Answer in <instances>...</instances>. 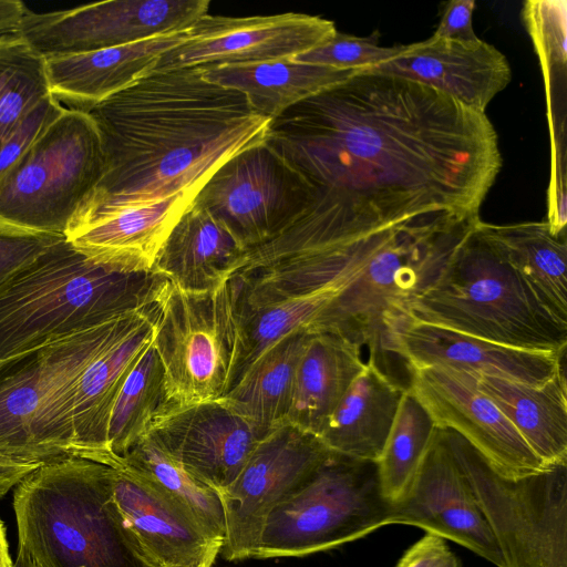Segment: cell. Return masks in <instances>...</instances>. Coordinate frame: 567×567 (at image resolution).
I'll return each instance as SVG.
<instances>
[{"label": "cell", "mask_w": 567, "mask_h": 567, "mask_svg": "<svg viewBox=\"0 0 567 567\" xmlns=\"http://www.w3.org/2000/svg\"><path fill=\"white\" fill-rule=\"evenodd\" d=\"M265 144L362 239L430 214L480 217L502 167L486 115L410 80L355 72L271 121Z\"/></svg>", "instance_id": "1"}, {"label": "cell", "mask_w": 567, "mask_h": 567, "mask_svg": "<svg viewBox=\"0 0 567 567\" xmlns=\"http://www.w3.org/2000/svg\"><path fill=\"white\" fill-rule=\"evenodd\" d=\"M86 112L100 130L105 167L73 223L197 195L227 161L265 143L272 121L238 91L208 81L200 66L153 71Z\"/></svg>", "instance_id": "2"}, {"label": "cell", "mask_w": 567, "mask_h": 567, "mask_svg": "<svg viewBox=\"0 0 567 567\" xmlns=\"http://www.w3.org/2000/svg\"><path fill=\"white\" fill-rule=\"evenodd\" d=\"M169 281L94 264L62 238L0 290V365L158 303Z\"/></svg>", "instance_id": "3"}, {"label": "cell", "mask_w": 567, "mask_h": 567, "mask_svg": "<svg viewBox=\"0 0 567 567\" xmlns=\"http://www.w3.org/2000/svg\"><path fill=\"white\" fill-rule=\"evenodd\" d=\"M19 548L39 567H154L114 503L110 466L69 456L14 488Z\"/></svg>", "instance_id": "4"}, {"label": "cell", "mask_w": 567, "mask_h": 567, "mask_svg": "<svg viewBox=\"0 0 567 567\" xmlns=\"http://www.w3.org/2000/svg\"><path fill=\"white\" fill-rule=\"evenodd\" d=\"M405 320L522 350L564 352L567 346V328L548 313L477 224L436 281L409 306Z\"/></svg>", "instance_id": "5"}, {"label": "cell", "mask_w": 567, "mask_h": 567, "mask_svg": "<svg viewBox=\"0 0 567 567\" xmlns=\"http://www.w3.org/2000/svg\"><path fill=\"white\" fill-rule=\"evenodd\" d=\"M480 217L430 214L388 228L358 278L334 300L316 331H334L377 362L409 306L431 287Z\"/></svg>", "instance_id": "6"}, {"label": "cell", "mask_w": 567, "mask_h": 567, "mask_svg": "<svg viewBox=\"0 0 567 567\" xmlns=\"http://www.w3.org/2000/svg\"><path fill=\"white\" fill-rule=\"evenodd\" d=\"M104 167L95 121L87 112L65 107L0 178V220L65 237Z\"/></svg>", "instance_id": "7"}, {"label": "cell", "mask_w": 567, "mask_h": 567, "mask_svg": "<svg viewBox=\"0 0 567 567\" xmlns=\"http://www.w3.org/2000/svg\"><path fill=\"white\" fill-rule=\"evenodd\" d=\"M153 346L175 406L223 399L245 351L238 290L231 279L212 291L168 285L158 302Z\"/></svg>", "instance_id": "8"}, {"label": "cell", "mask_w": 567, "mask_h": 567, "mask_svg": "<svg viewBox=\"0 0 567 567\" xmlns=\"http://www.w3.org/2000/svg\"><path fill=\"white\" fill-rule=\"evenodd\" d=\"M375 462L331 456L268 515L252 558L329 550L390 525Z\"/></svg>", "instance_id": "9"}, {"label": "cell", "mask_w": 567, "mask_h": 567, "mask_svg": "<svg viewBox=\"0 0 567 567\" xmlns=\"http://www.w3.org/2000/svg\"><path fill=\"white\" fill-rule=\"evenodd\" d=\"M444 431L472 482L505 566L567 567V465L506 478L460 434Z\"/></svg>", "instance_id": "10"}, {"label": "cell", "mask_w": 567, "mask_h": 567, "mask_svg": "<svg viewBox=\"0 0 567 567\" xmlns=\"http://www.w3.org/2000/svg\"><path fill=\"white\" fill-rule=\"evenodd\" d=\"M331 454L319 437L288 422L264 436L220 494L225 516L221 556L230 561L254 557L270 512Z\"/></svg>", "instance_id": "11"}, {"label": "cell", "mask_w": 567, "mask_h": 567, "mask_svg": "<svg viewBox=\"0 0 567 567\" xmlns=\"http://www.w3.org/2000/svg\"><path fill=\"white\" fill-rule=\"evenodd\" d=\"M208 0H111L69 10H27L21 35L43 58L132 44L190 29Z\"/></svg>", "instance_id": "12"}, {"label": "cell", "mask_w": 567, "mask_h": 567, "mask_svg": "<svg viewBox=\"0 0 567 567\" xmlns=\"http://www.w3.org/2000/svg\"><path fill=\"white\" fill-rule=\"evenodd\" d=\"M194 200L249 249L300 216L312 202V190L262 143L227 161Z\"/></svg>", "instance_id": "13"}, {"label": "cell", "mask_w": 567, "mask_h": 567, "mask_svg": "<svg viewBox=\"0 0 567 567\" xmlns=\"http://www.w3.org/2000/svg\"><path fill=\"white\" fill-rule=\"evenodd\" d=\"M408 388L435 425L460 434L495 473L506 478H520L548 468L480 390L474 375L440 367H408Z\"/></svg>", "instance_id": "14"}, {"label": "cell", "mask_w": 567, "mask_h": 567, "mask_svg": "<svg viewBox=\"0 0 567 567\" xmlns=\"http://www.w3.org/2000/svg\"><path fill=\"white\" fill-rule=\"evenodd\" d=\"M391 524L420 527L506 567L472 482L442 427L436 426L408 491L392 503Z\"/></svg>", "instance_id": "15"}, {"label": "cell", "mask_w": 567, "mask_h": 567, "mask_svg": "<svg viewBox=\"0 0 567 567\" xmlns=\"http://www.w3.org/2000/svg\"><path fill=\"white\" fill-rule=\"evenodd\" d=\"M332 21L305 13L199 19L188 38L164 53L154 71L288 60L326 42Z\"/></svg>", "instance_id": "16"}, {"label": "cell", "mask_w": 567, "mask_h": 567, "mask_svg": "<svg viewBox=\"0 0 567 567\" xmlns=\"http://www.w3.org/2000/svg\"><path fill=\"white\" fill-rule=\"evenodd\" d=\"M151 432L186 471L219 495L261 440L223 399L176 406Z\"/></svg>", "instance_id": "17"}, {"label": "cell", "mask_w": 567, "mask_h": 567, "mask_svg": "<svg viewBox=\"0 0 567 567\" xmlns=\"http://www.w3.org/2000/svg\"><path fill=\"white\" fill-rule=\"evenodd\" d=\"M386 352L406 368H449L539 386L564 369V352L511 348L434 324L402 321L390 334Z\"/></svg>", "instance_id": "18"}, {"label": "cell", "mask_w": 567, "mask_h": 567, "mask_svg": "<svg viewBox=\"0 0 567 567\" xmlns=\"http://www.w3.org/2000/svg\"><path fill=\"white\" fill-rule=\"evenodd\" d=\"M114 503L154 567H212L223 543L184 507L127 468L110 466Z\"/></svg>", "instance_id": "19"}, {"label": "cell", "mask_w": 567, "mask_h": 567, "mask_svg": "<svg viewBox=\"0 0 567 567\" xmlns=\"http://www.w3.org/2000/svg\"><path fill=\"white\" fill-rule=\"evenodd\" d=\"M360 72L420 83L481 113H486L491 101L512 79L506 56L494 45L481 39L463 42L433 35L403 45L393 59Z\"/></svg>", "instance_id": "20"}, {"label": "cell", "mask_w": 567, "mask_h": 567, "mask_svg": "<svg viewBox=\"0 0 567 567\" xmlns=\"http://www.w3.org/2000/svg\"><path fill=\"white\" fill-rule=\"evenodd\" d=\"M156 306L120 316L40 349L47 381L32 423V439L42 463L72 456L73 405L81 374L107 346L147 317Z\"/></svg>", "instance_id": "21"}, {"label": "cell", "mask_w": 567, "mask_h": 567, "mask_svg": "<svg viewBox=\"0 0 567 567\" xmlns=\"http://www.w3.org/2000/svg\"><path fill=\"white\" fill-rule=\"evenodd\" d=\"M196 195L177 194L73 223L66 240L87 259L113 271H152L171 230Z\"/></svg>", "instance_id": "22"}, {"label": "cell", "mask_w": 567, "mask_h": 567, "mask_svg": "<svg viewBox=\"0 0 567 567\" xmlns=\"http://www.w3.org/2000/svg\"><path fill=\"white\" fill-rule=\"evenodd\" d=\"M188 30L116 48L47 58L50 92L61 105L86 112L152 73L164 53L188 38Z\"/></svg>", "instance_id": "23"}, {"label": "cell", "mask_w": 567, "mask_h": 567, "mask_svg": "<svg viewBox=\"0 0 567 567\" xmlns=\"http://www.w3.org/2000/svg\"><path fill=\"white\" fill-rule=\"evenodd\" d=\"M155 309L107 346L81 374L73 405L72 456L109 465L107 435L111 414L120 391L153 340Z\"/></svg>", "instance_id": "24"}, {"label": "cell", "mask_w": 567, "mask_h": 567, "mask_svg": "<svg viewBox=\"0 0 567 567\" xmlns=\"http://www.w3.org/2000/svg\"><path fill=\"white\" fill-rule=\"evenodd\" d=\"M247 248L209 210L195 200L164 241L153 271L183 291H212L240 265Z\"/></svg>", "instance_id": "25"}, {"label": "cell", "mask_w": 567, "mask_h": 567, "mask_svg": "<svg viewBox=\"0 0 567 567\" xmlns=\"http://www.w3.org/2000/svg\"><path fill=\"white\" fill-rule=\"evenodd\" d=\"M405 390L375 361L368 360L332 412L319 440L334 454L377 463Z\"/></svg>", "instance_id": "26"}, {"label": "cell", "mask_w": 567, "mask_h": 567, "mask_svg": "<svg viewBox=\"0 0 567 567\" xmlns=\"http://www.w3.org/2000/svg\"><path fill=\"white\" fill-rule=\"evenodd\" d=\"M361 349L339 332H310L297 365L287 422L318 437L365 365Z\"/></svg>", "instance_id": "27"}, {"label": "cell", "mask_w": 567, "mask_h": 567, "mask_svg": "<svg viewBox=\"0 0 567 567\" xmlns=\"http://www.w3.org/2000/svg\"><path fill=\"white\" fill-rule=\"evenodd\" d=\"M471 374V373H470ZM545 466L567 465V399L565 370L533 386L472 374Z\"/></svg>", "instance_id": "28"}, {"label": "cell", "mask_w": 567, "mask_h": 567, "mask_svg": "<svg viewBox=\"0 0 567 567\" xmlns=\"http://www.w3.org/2000/svg\"><path fill=\"white\" fill-rule=\"evenodd\" d=\"M480 233L506 258L548 313L567 328V245L546 221L477 223Z\"/></svg>", "instance_id": "29"}, {"label": "cell", "mask_w": 567, "mask_h": 567, "mask_svg": "<svg viewBox=\"0 0 567 567\" xmlns=\"http://www.w3.org/2000/svg\"><path fill=\"white\" fill-rule=\"evenodd\" d=\"M200 68L208 81L238 91L255 112L271 120L355 73L292 59Z\"/></svg>", "instance_id": "30"}, {"label": "cell", "mask_w": 567, "mask_h": 567, "mask_svg": "<svg viewBox=\"0 0 567 567\" xmlns=\"http://www.w3.org/2000/svg\"><path fill=\"white\" fill-rule=\"evenodd\" d=\"M309 331L289 333L266 349L223 398L262 439L287 423L297 365Z\"/></svg>", "instance_id": "31"}, {"label": "cell", "mask_w": 567, "mask_h": 567, "mask_svg": "<svg viewBox=\"0 0 567 567\" xmlns=\"http://www.w3.org/2000/svg\"><path fill=\"white\" fill-rule=\"evenodd\" d=\"M523 20L543 71L550 135L549 186L567 185L566 39L567 2L528 0Z\"/></svg>", "instance_id": "32"}, {"label": "cell", "mask_w": 567, "mask_h": 567, "mask_svg": "<svg viewBox=\"0 0 567 567\" xmlns=\"http://www.w3.org/2000/svg\"><path fill=\"white\" fill-rule=\"evenodd\" d=\"M114 465L127 468L178 503L223 543L225 516L219 493L186 471L152 432L110 466Z\"/></svg>", "instance_id": "33"}, {"label": "cell", "mask_w": 567, "mask_h": 567, "mask_svg": "<svg viewBox=\"0 0 567 567\" xmlns=\"http://www.w3.org/2000/svg\"><path fill=\"white\" fill-rule=\"evenodd\" d=\"M174 408L164 368L152 340L128 373L115 401L109 425L111 462L107 466L121 458Z\"/></svg>", "instance_id": "34"}, {"label": "cell", "mask_w": 567, "mask_h": 567, "mask_svg": "<svg viewBox=\"0 0 567 567\" xmlns=\"http://www.w3.org/2000/svg\"><path fill=\"white\" fill-rule=\"evenodd\" d=\"M47 375L41 351L0 365V456L43 464L32 439V423Z\"/></svg>", "instance_id": "35"}, {"label": "cell", "mask_w": 567, "mask_h": 567, "mask_svg": "<svg viewBox=\"0 0 567 567\" xmlns=\"http://www.w3.org/2000/svg\"><path fill=\"white\" fill-rule=\"evenodd\" d=\"M435 429L427 410L406 388L377 461L381 489L390 502L399 501L408 491L432 442Z\"/></svg>", "instance_id": "36"}, {"label": "cell", "mask_w": 567, "mask_h": 567, "mask_svg": "<svg viewBox=\"0 0 567 567\" xmlns=\"http://www.w3.org/2000/svg\"><path fill=\"white\" fill-rule=\"evenodd\" d=\"M50 94L45 58L19 34L0 39V147Z\"/></svg>", "instance_id": "37"}, {"label": "cell", "mask_w": 567, "mask_h": 567, "mask_svg": "<svg viewBox=\"0 0 567 567\" xmlns=\"http://www.w3.org/2000/svg\"><path fill=\"white\" fill-rule=\"evenodd\" d=\"M403 45L382 47L378 32L355 37L336 32L326 42L292 58L293 61L360 72L393 59Z\"/></svg>", "instance_id": "38"}, {"label": "cell", "mask_w": 567, "mask_h": 567, "mask_svg": "<svg viewBox=\"0 0 567 567\" xmlns=\"http://www.w3.org/2000/svg\"><path fill=\"white\" fill-rule=\"evenodd\" d=\"M64 236L35 233L0 220V290Z\"/></svg>", "instance_id": "39"}, {"label": "cell", "mask_w": 567, "mask_h": 567, "mask_svg": "<svg viewBox=\"0 0 567 567\" xmlns=\"http://www.w3.org/2000/svg\"><path fill=\"white\" fill-rule=\"evenodd\" d=\"M64 110L65 107L50 94L22 118L0 147V178Z\"/></svg>", "instance_id": "40"}, {"label": "cell", "mask_w": 567, "mask_h": 567, "mask_svg": "<svg viewBox=\"0 0 567 567\" xmlns=\"http://www.w3.org/2000/svg\"><path fill=\"white\" fill-rule=\"evenodd\" d=\"M474 9V0H452L446 2L433 37L463 42L480 40L473 29Z\"/></svg>", "instance_id": "41"}, {"label": "cell", "mask_w": 567, "mask_h": 567, "mask_svg": "<svg viewBox=\"0 0 567 567\" xmlns=\"http://www.w3.org/2000/svg\"><path fill=\"white\" fill-rule=\"evenodd\" d=\"M395 567H460L444 538L426 533L401 557Z\"/></svg>", "instance_id": "42"}, {"label": "cell", "mask_w": 567, "mask_h": 567, "mask_svg": "<svg viewBox=\"0 0 567 567\" xmlns=\"http://www.w3.org/2000/svg\"><path fill=\"white\" fill-rule=\"evenodd\" d=\"M27 10L19 0H0V39L19 33Z\"/></svg>", "instance_id": "43"}, {"label": "cell", "mask_w": 567, "mask_h": 567, "mask_svg": "<svg viewBox=\"0 0 567 567\" xmlns=\"http://www.w3.org/2000/svg\"><path fill=\"white\" fill-rule=\"evenodd\" d=\"M40 464L19 463L0 456V498Z\"/></svg>", "instance_id": "44"}, {"label": "cell", "mask_w": 567, "mask_h": 567, "mask_svg": "<svg viewBox=\"0 0 567 567\" xmlns=\"http://www.w3.org/2000/svg\"><path fill=\"white\" fill-rule=\"evenodd\" d=\"M13 561L9 554V547L6 538V530L2 522L0 520V567H12Z\"/></svg>", "instance_id": "45"}, {"label": "cell", "mask_w": 567, "mask_h": 567, "mask_svg": "<svg viewBox=\"0 0 567 567\" xmlns=\"http://www.w3.org/2000/svg\"><path fill=\"white\" fill-rule=\"evenodd\" d=\"M12 567H39L22 549L19 548Z\"/></svg>", "instance_id": "46"}]
</instances>
